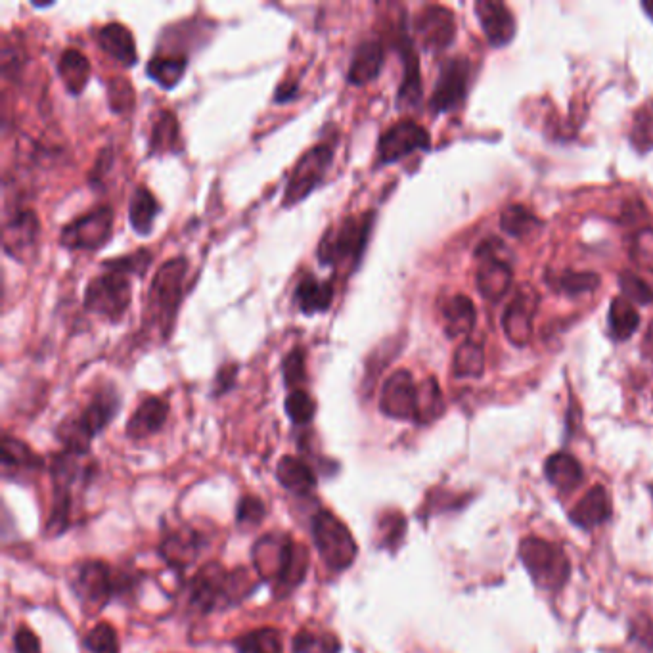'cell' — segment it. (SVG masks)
<instances>
[{"mask_svg":"<svg viewBox=\"0 0 653 653\" xmlns=\"http://www.w3.org/2000/svg\"><path fill=\"white\" fill-rule=\"evenodd\" d=\"M611 518V498L602 485L592 487L571 510V521L581 529H592Z\"/></svg>","mask_w":653,"mask_h":653,"instance_id":"cell-26","label":"cell"},{"mask_svg":"<svg viewBox=\"0 0 653 653\" xmlns=\"http://www.w3.org/2000/svg\"><path fill=\"white\" fill-rule=\"evenodd\" d=\"M167 416H169V405L161 397H146L131 414L125 433L129 439L135 441L152 437L165 426Z\"/></svg>","mask_w":653,"mask_h":653,"instance_id":"cell-22","label":"cell"},{"mask_svg":"<svg viewBox=\"0 0 653 653\" xmlns=\"http://www.w3.org/2000/svg\"><path fill=\"white\" fill-rule=\"evenodd\" d=\"M380 410L393 420L418 418V385L408 370H395L383 382Z\"/></svg>","mask_w":653,"mask_h":653,"instance_id":"cell-14","label":"cell"},{"mask_svg":"<svg viewBox=\"0 0 653 653\" xmlns=\"http://www.w3.org/2000/svg\"><path fill=\"white\" fill-rule=\"evenodd\" d=\"M282 376L288 389H303L301 385L307 382V353L301 345H295L282 359Z\"/></svg>","mask_w":653,"mask_h":653,"instance_id":"cell-43","label":"cell"},{"mask_svg":"<svg viewBox=\"0 0 653 653\" xmlns=\"http://www.w3.org/2000/svg\"><path fill=\"white\" fill-rule=\"evenodd\" d=\"M102 269L104 272L87 284L83 303L87 313L102 316L115 324L127 315L133 301L131 274L113 269L106 263H102Z\"/></svg>","mask_w":653,"mask_h":653,"instance_id":"cell-7","label":"cell"},{"mask_svg":"<svg viewBox=\"0 0 653 653\" xmlns=\"http://www.w3.org/2000/svg\"><path fill=\"white\" fill-rule=\"evenodd\" d=\"M475 14L491 45L506 46L514 39L516 20L504 2L477 0Z\"/></svg>","mask_w":653,"mask_h":653,"instance_id":"cell-18","label":"cell"},{"mask_svg":"<svg viewBox=\"0 0 653 653\" xmlns=\"http://www.w3.org/2000/svg\"><path fill=\"white\" fill-rule=\"evenodd\" d=\"M640 315L625 297H615L609 307V334L615 341H627L638 330Z\"/></svg>","mask_w":653,"mask_h":653,"instance_id":"cell-35","label":"cell"},{"mask_svg":"<svg viewBox=\"0 0 653 653\" xmlns=\"http://www.w3.org/2000/svg\"><path fill=\"white\" fill-rule=\"evenodd\" d=\"M341 642L332 632L303 629L293 638V653H339Z\"/></svg>","mask_w":653,"mask_h":653,"instance_id":"cell-38","label":"cell"},{"mask_svg":"<svg viewBox=\"0 0 653 653\" xmlns=\"http://www.w3.org/2000/svg\"><path fill=\"white\" fill-rule=\"evenodd\" d=\"M403 58V81L397 94V106L399 110H412L422 100V79H420V64L414 45L408 35H403L397 43Z\"/></svg>","mask_w":653,"mask_h":653,"instance_id":"cell-21","label":"cell"},{"mask_svg":"<svg viewBox=\"0 0 653 653\" xmlns=\"http://www.w3.org/2000/svg\"><path fill=\"white\" fill-rule=\"evenodd\" d=\"M286 414L295 426H309L316 414L315 399L305 389L290 391L286 397Z\"/></svg>","mask_w":653,"mask_h":653,"instance_id":"cell-42","label":"cell"},{"mask_svg":"<svg viewBox=\"0 0 653 653\" xmlns=\"http://www.w3.org/2000/svg\"><path fill=\"white\" fill-rule=\"evenodd\" d=\"M14 648L16 653H41V642L35 632L29 631L27 627H20L14 634Z\"/></svg>","mask_w":653,"mask_h":653,"instance_id":"cell-53","label":"cell"},{"mask_svg":"<svg viewBox=\"0 0 653 653\" xmlns=\"http://www.w3.org/2000/svg\"><path fill=\"white\" fill-rule=\"evenodd\" d=\"M108 89H110L108 98H110V106H112L113 112L125 113L133 110V106H135V92H133V87L129 85V81H125V79H113Z\"/></svg>","mask_w":653,"mask_h":653,"instance_id":"cell-47","label":"cell"},{"mask_svg":"<svg viewBox=\"0 0 653 653\" xmlns=\"http://www.w3.org/2000/svg\"><path fill=\"white\" fill-rule=\"evenodd\" d=\"M121 408V397L113 385H104L92 395L89 405L79 414L66 418L58 429L56 437L64 445V451L87 456L91 452L92 439L112 424Z\"/></svg>","mask_w":653,"mask_h":653,"instance_id":"cell-5","label":"cell"},{"mask_svg":"<svg viewBox=\"0 0 653 653\" xmlns=\"http://www.w3.org/2000/svg\"><path fill=\"white\" fill-rule=\"evenodd\" d=\"M546 479L560 491H571L583 481V468L579 460L567 452L552 454L544 464Z\"/></svg>","mask_w":653,"mask_h":653,"instance_id":"cell-32","label":"cell"},{"mask_svg":"<svg viewBox=\"0 0 653 653\" xmlns=\"http://www.w3.org/2000/svg\"><path fill=\"white\" fill-rule=\"evenodd\" d=\"M104 263L110 265L113 269H119V271L127 272L131 276L142 278L152 265V251L150 249H138V251H133L129 255L108 259Z\"/></svg>","mask_w":653,"mask_h":653,"instance_id":"cell-44","label":"cell"},{"mask_svg":"<svg viewBox=\"0 0 653 653\" xmlns=\"http://www.w3.org/2000/svg\"><path fill=\"white\" fill-rule=\"evenodd\" d=\"M383 60H385V50L378 39L362 41L353 54L351 66L347 71V83L355 87H364L372 83L382 73Z\"/></svg>","mask_w":653,"mask_h":653,"instance_id":"cell-20","label":"cell"},{"mask_svg":"<svg viewBox=\"0 0 653 653\" xmlns=\"http://www.w3.org/2000/svg\"><path fill=\"white\" fill-rule=\"evenodd\" d=\"M376 213L366 211L361 215H347L339 223L328 228L316 248V259L322 267L351 274L361 265L368 248Z\"/></svg>","mask_w":653,"mask_h":653,"instance_id":"cell-2","label":"cell"},{"mask_svg":"<svg viewBox=\"0 0 653 653\" xmlns=\"http://www.w3.org/2000/svg\"><path fill=\"white\" fill-rule=\"evenodd\" d=\"M265 514H267V510H265V504L261 498L244 496L238 504L236 519L244 527H257L265 519Z\"/></svg>","mask_w":653,"mask_h":653,"instance_id":"cell-48","label":"cell"},{"mask_svg":"<svg viewBox=\"0 0 653 653\" xmlns=\"http://www.w3.org/2000/svg\"><path fill=\"white\" fill-rule=\"evenodd\" d=\"M431 146L429 133L414 121H399L389 127L378 142V163L391 165L414 152H426Z\"/></svg>","mask_w":653,"mask_h":653,"instance_id":"cell-13","label":"cell"},{"mask_svg":"<svg viewBox=\"0 0 653 653\" xmlns=\"http://www.w3.org/2000/svg\"><path fill=\"white\" fill-rule=\"evenodd\" d=\"M502 246L504 244L498 240H489L481 244V248L477 251L479 255H483L481 267L477 272V288L479 293L489 301L502 299L512 286V267L498 257V251Z\"/></svg>","mask_w":653,"mask_h":653,"instance_id":"cell-16","label":"cell"},{"mask_svg":"<svg viewBox=\"0 0 653 653\" xmlns=\"http://www.w3.org/2000/svg\"><path fill=\"white\" fill-rule=\"evenodd\" d=\"M159 207L156 196L146 186H136L129 202V223L138 236H150L158 219Z\"/></svg>","mask_w":653,"mask_h":653,"instance_id":"cell-29","label":"cell"},{"mask_svg":"<svg viewBox=\"0 0 653 653\" xmlns=\"http://www.w3.org/2000/svg\"><path fill=\"white\" fill-rule=\"evenodd\" d=\"M600 284L598 276L596 274H590V272H565L562 278H560V288L563 292L571 293H586L592 292L596 286Z\"/></svg>","mask_w":653,"mask_h":653,"instance_id":"cell-50","label":"cell"},{"mask_svg":"<svg viewBox=\"0 0 653 653\" xmlns=\"http://www.w3.org/2000/svg\"><path fill=\"white\" fill-rule=\"evenodd\" d=\"M652 495H653V485H652Z\"/></svg>","mask_w":653,"mask_h":653,"instance_id":"cell-57","label":"cell"},{"mask_svg":"<svg viewBox=\"0 0 653 653\" xmlns=\"http://www.w3.org/2000/svg\"><path fill=\"white\" fill-rule=\"evenodd\" d=\"M619 286L621 292L625 295V299H629L631 303L636 305H648L653 301V290L638 276H634L632 272H623L619 276Z\"/></svg>","mask_w":653,"mask_h":653,"instance_id":"cell-46","label":"cell"},{"mask_svg":"<svg viewBox=\"0 0 653 653\" xmlns=\"http://www.w3.org/2000/svg\"><path fill=\"white\" fill-rule=\"evenodd\" d=\"M632 146L644 154L653 148V100H648L644 106L634 113L631 129Z\"/></svg>","mask_w":653,"mask_h":653,"instance_id":"cell-40","label":"cell"},{"mask_svg":"<svg viewBox=\"0 0 653 653\" xmlns=\"http://www.w3.org/2000/svg\"><path fill=\"white\" fill-rule=\"evenodd\" d=\"M632 259L646 271L653 272V230L646 228L640 230L634 238L632 246Z\"/></svg>","mask_w":653,"mask_h":653,"instance_id":"cell-49","label":"cell"},{"mask_svg":"<svg viewBox=\"0 0 653 653\" xmlns=\"http://www.w3.org/2000/svg\"><path fill=\"white\" fill-rule=\"evenodd\" d=\"M85 646L91 653H119V638H117V632L112 625L98 623L87 634Z\"/></svg>","mask_w":653,"mask_h":653,"instance_id":"cell-45","label":"cell"},{"mask_svg":"<svg viewBox=\"0 0 653 653\" xmlns=\"http://www.w3.org/2000/svg\"><path fill=\"white\" fill-rule=\"evenodd\" d=\"M188 69V58L182 52H161L146 64V75L156 81L161 89L173 91Z\"/></svg>","mask_w":653,"mask_h":653,"instance_id":"cell-27","label":"cell"},{"mask_svg":"<svg viewBox=\"0 0 653 653\" xmlns=\"http://www.w3.org/2000/svg\"><path fill=\"white\" fill-rule=\"evenodd\" d=\"M443 320H445V334L449 338L470 336L475 326V307L472 299L464 295H454L443 307Z\"/></svg>","mask_w":653,"mask_h":653,"instance_id":"cell-34","label":"cell"},{"mask_svg":"<svg viewBox=\"0 0 653 653\" xmlns=\"http://www.w3.org/2000/svg\"><path fill=\"white\" fill-rule=\"evenodd\" d=\"M443 395L437 382L433 378H429L422 385H418V424H429L435 418H439L443 414Z\"/></svg>","mask_w":653,"mask_h":653,"instance_id":"cell-39","label":"cell"},{"mask_svg":"<svg viewBox=\"0 0 653 653\" xmlns=\"http://www.w3.org/2000/svg\"><path fill=\"white\" fill-rule=\"evenodd\" d=\"M96 41L104 52H108L113 60H117L125 68H133L138 62L135 37L131 29L123 23L112 22L104 25L96 33Z\"/></svg>","mask_w":653,"mask_h":653,"instance_id":"cell-23","label":"cell"},{"mask_svg":"<svg viewBox=\"0 0 653 653\" xmlns=\"http://www.w3.org/2000/svg\"><path fill=\"white\" fill-rule=\"evenodd\" d=\"M539 225H541L539 219L533 213H529V209H525L523 205H510L508 209H504L500 217L502 230L516 238L529 236Z\"/></svg>","mask_w":653,"mask_h":653,"instance_id":"cell-41","label":"cell"},{"mask_svg":"<svg viewBox=\"0 0 653 653\" xmlns=\"http://www.w3.org/2000/svg\"><path fill=\"white\" fill-rule=\"evenodd\" d=\"M642 8H644V12L653 20V2H642Z\"/></svg>","mask_w":653,"mask_h":653,"instance_id":"cell-56","label":"cell"},{"mask_svg":"<svg viewBox=\"0 0 653 653\" xmlns=\"http://www.w3.org/2000/svg\"><path fill=\"white\" fill-rule=\"evenodd\" d=\"M638 638L642 644H646V648L653 653V629H648L646 632H638Z\"/></svg>","mask_w":653,"mask_h":653,"instance_id":"cell-55","label":"cell"},{"mask_svg":"<svg viewBox=\"0 0 653 653\" xmlns=\"http://www.w3.org/2000/svg\"><path fill=\"white\" fill-rule=\"evenodd\" d=\"M253 563L276 598L290 596L307 577L309 550L288 535H267L253 548Z\"/></svg>","mask_w":653,"mask_h":653,"instance_id":"cell-1","label":"cell"},{"mask_svg":"<svg viewBox=\"0 0 653 653\" xmlns=\"http://www.w3.org/2000/svg\"><path fill=\"white\" fill-rule=\"evenodd\" d=\"M188 259L173 257L159 267L150 284L144 322L158 332L159 339L171 338L175 320L184 299V282L188 276Z\"/></svg>","mask_w":653,"mask_h":653,"instance_id":"cell-4","label":"cell"},{"mask_svg":"<svg viewBox=\"0 0 653 653\" xmlns=\"http://www.w3.org/2000/svg\"><path fill=\"white\" fill-rule=\"evenodd\" d=\"M58 75H60L66 91L73 96H79V94H83L91 81V62L81 50L68 48L60 56Z\"/></svg>","mask_w":653,"mask_h":653,"instance_id":"cell-28","label":"cell"},{"mask_svg":"<svg viewBox=\"0 0 653 653\" xmlns=\"http://www.w3.org/2000/svg\"><path fill=\"white\" fill-rule=\"evenodd\" d=\"M236 378H238V364H223L215 376L213 395L215 397L226 395L236 385Z\"/></svg>","mask_w":653,"mask_h":653,"instance_id":"cell-52","label":"cell"},{"mask_svg":"<svg viewBox=\"0 0 653 653\" xmlns=\"http://www.w3.org/2000/svg\"><path fill=\"white\" fill-rule=\"evenodd\" d=\"M533 313L535 307L529 303L527 295H519L516 301H512L502 316V326L508 339L516 345H525L531 338L533 328Z\"/></svg>","mask_w":653,"mask_h":653,"instance_id":"cell-30","label":"cell"},{"mask_svg":"<svg viewBox=\"0 0 653 653\" xmlns=\"http://www.w3.org/2000/svg\"><path fill=\"white\" fill-rule=\"evenodd\" d=\"M253 588L255 583L249 579L248 571H226L221 563H207L188 583V604L207 615L240 604Z\"/></svg>","mask_w":653,"mask_h":653,"instance_id":"cell-3","label":"cell"},{"mask_svg":"<svg viewBox=\"0 0 653 653\" xmlns=\"http://www.w3.org/2000/svg\"><path fill=\"white\" fill-rule=\"evenodd\" d=\"M112 234V205H98L89 213L62 226L60 246L71 251H96L112 240Z\"/></svg>","mask_w":653,"mask_h":653,"instance_id":"cell-11","label":"cell"},{"mask_svg":"<svg viewBox=\"0 0 653 653\" xmlns=\"http://www.w3.org/2000/svg\"><path fill=\"white\" fill-rule=\"evenodd\" d=\"M276 479L295 496L311 495L316 489V473L303 458L284 456L276 466Z\"/></svg>","mask_w":653,"mask_h":653,"instance_id":"cell-25","label":"cell"},{"mask_svg":"<svg viewBox=\"0 0 653 653\" xmlns=\"http://www.w3.org/2000/svg\"><path fill=\"white\" fill-rule=\"evenodd\" d=\"M236 653H282V634L276 629H257L232 642Z\"/></svg>","mask_w":653,"mask_h":653,"instance_id":"cell-36","label":"cell"},{"mask_svg":"<svg viewBox=\"0 0 653 653\" xmlns=\"http://www.w3.org/2000/svg\"><path fill=\"white\" fill-rule=\"evenodd\" d=\"M200 550H202L200 533H196L194 529H188V527L169 533L159 546V554L163 556V560L177 569L196 562V558L200 556Z\"/></svg>","mask_w":653,"mask_h":653,"instance_id":"cell-24","label":"cell"},{"mask_svg":"<svg viewBox=\"0 0 653 653\" xmlns=\"http://www.w3.org/2000/svg\"><path fill=\"white\" fill-rule=\"evenodd\" d=\"M41 234V223L33 209L18 205L14 213L6 215L2 226V246L4 253L12 259L25 263L31 257V251L37 248Z\"/></svg>","mask_w":653,"mask_h":653,"instance_id":"cell-12","label":"cell"},{"mask_svg":"<svg viewBox=\"0 0 653 653\" xmlns=\"http://www.w3.org/2000/svg\"><path fill=\"white\" fill-rule=\"evenodd\" d=\"M334 297V284L330 280H318L315 274H305L295 286L293 305L301 315L313 316L330 311Z\"/></svg>","mask_w":653,"mask_h":653,"instance_id":"cell-19","label":"cell"},{"mask_svg":"<svg viewBox=\"0 0 653 653\" xmlns=\"http://www.w3.org/2000/svg\"><path fill=\"white\" fill-rule=\"evenodd\" d=\"M334 161V148L328 142H318L309 148L293 167L290 181L286 184L282 205L292 207L307 200L316 188L322 184L328 169Z\"/></svg>","mask_w":653,"mask_h":653,"instance_id":"cell-10","label":"cell"},{"mask_svg":"<svg viewBox=\"0 0 653 653\" xmlns=\"http://www.w3.org/2000/svg\"><path fill=\"white\" fill-rule=\"evenodd\" d=\"M45 466V460L12 435L2 437V468L4 475L10 472H37Z\"/></svg>","mask_w":653,"mask_h":653,"instance_id":"cell-31","label":"cell"},{"mask_svg":"<svg viewBox=\"0 0 653 653\" xmlns=\"http://www.w3.org/2000/svg\"><path fill=\"white\" fill-rule=\"evenodd\" d=\"M311 535L320 560L332 571L349 569L359 554V546L347 525L330 510H320L311 519Z\"/></svg>","mask_w":653,"mask_h":653,"instance_id":"cell-8","label":"cell"},{"mask_svg":"<svg viewBox=\"0 0 653 653\" xmlns=\"http://www.w3.org/2000/svg\"><path fill=\"white\" fill-rule=\"evenodd\" d=\"M299 94V85L295 81H284L274 91V102L276 104H290Z\"/></svg>","mask_w":653,"mask_h":653,"instance_id":"cell-54","label":"cell"},{"mask_svg":"<svg viewBox=\"0 0 653 653\" xmlns=\"http://www.w3.org/2000/svg\"><path fill=\"white\" fill-rule=\"evenodd\" d=\"M406 523L401 514H391L383 516L380 533H382V546H391L399 544L403 535H405Z\"/></svg>","mask_w":653,"mask_h":653,"instance_id":"cell-51","label":"cell"},{"mask_svg":"<svg viewBox=\"0 0 653 653\" xmlns=\"http://www.w3.org/2000/svg\"><path fill=\"white\" fill-rule=\"evenodd\" d=\"M470 66L462 58H454L443 64L439 71L437 85L429 100V110L433 113H447L456 110L468 92Z\"/></svg>","mask_w":653,"mask_h":653,"instance_id":"cell-15","label":"cell"},{"mask_svg":"<svg viewBox=\"0 0 653 653\" xmlns=\"http://www.w3.org/2000/svg\"><path fill=\"white\" fill-rule=\"evenodd\" d=\"M69 583L81 602V608L89 615L100 613L115 596L127 588L129 577L113 573L108 563L100 560L77 563L69 575Z\"/></svg>","mask_w":653,"mask_h":653,"instance_id":"cell-6","label":"cell"},{"mask_svg":"<svg viewBox=\"0 0 653 653\" xmlns=\"http://www.w3.org/2000/svg\"><path fill=\"white\" fill-rule=\"evenodd\" d=\"M483 366H485V355H483V347L479 343H475L472 339H466L454 355V376L458 378H479L483 374Z\"/></svg>","mask_w":653,"mask_h":653,"instance_id":"cell-37","label":"cell"},{"mask_svg":"<svg viewBox=\"0 0 653 653\" xmlns=\"http://www.w3.org/2000/svg\"><path fill=\"white\" fill-rule=\"evenodd\" d=\"M181 150V127L177 115L169 110H161L152 123L150 135V154L159 156L167 152Z\"/></svg>","mask_w":653,"mask_h":653,"instance_id":"cell-33","label":"cell"},{"mask_svg":"<svg viewBox=\"0 0 653 653\" xmlns=\"http://www.w3.org/2000/svg\"><path fill=\"white\" fill-rule=\"evenodd\" d=\"M519 558L533 581L544 590L556 592L569 581L571 563L554 542L529 537L519 546Z\"/></svg>","mask_w":653,"mask_h":653,"instance_id":"cell-9","label":"cell"},{"mask_svg":"<svg viewBox=\"0 0 653 653\" xmlns=\"http://www.w3.org/2000/svg\"><path fill=\"white\" fill-rule=\"evenodd\" d=\"M414 31L426 50H445L456 39V18L445 6H426L414 22Z\"/></svg>","mask_w":653,"mask_h":653,"instance_id":"cell-17","label":"cell"}]
</instances>
